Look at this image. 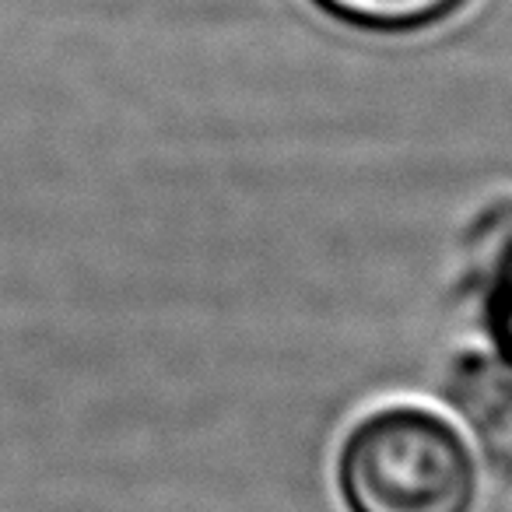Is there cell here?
Segmentation results:
<instances>
[{"instance_id":"obj_3","label":"cell","mask_w":512,"mask_h":512,"mask_svg":"<svg viewBox=\"0 0 512 512\" xmlns=\"http://www.w3.org/2000/svg\"><path fill=\"white\" fill-rule=\"evenodd\" d=\"M495 327L502 337L505 351L512 355V267L505 271L502 285H498V306H495Z\"/></svg>"},{"instance_id":"obj_2","label":"cell","mask_w":512,"mask_h":512,"mask_svg":"<svg viewBox=\"0 0 512 512\" xmlns=\"http://www.w3.org/2000/svg\"><path fill=\"white\" fill-rule=\"evenodd\" d=\"M316 4L341 22L358 25V29L407 32L421 29L428 22H439L460 0H316Z\"/></svg>"},{"instance_id":"obj_1","label":"cell","mask_w":512,"mask_h":512,"mask_svg":"<svg viewBox=\"0 0 512 512\" xmlns=\"http://www.w3.org/2000/svg\"><path fill=\"white\" fill-rule=\"evenodd\" d=\"M341 491L351 512H470L474 463L439 414L383 407L344 442Z\"/></svg>"}]
</instances>
